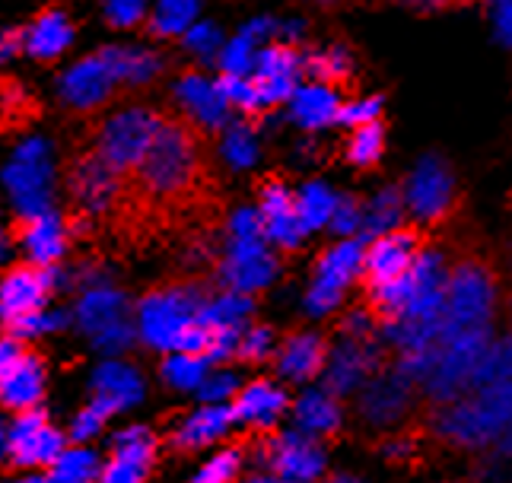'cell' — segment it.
I'll use <instances>...</instances> for the list:
<instances>
[{"mask_svg":"<svg viewBox=\"0 0 512 483\" xmlns=\"http://www.w3.org/2000/svg\"><path fill=\"white\" fill-rule=\"evenodd\" d=\"M233 407L229 404H210V407H201L188 414L179 426L172 429V449L179 452H198L204 445L217 442L229 433V426H233Z\"/></svg>","mask_w":512,"mask_h":483,"instance_id":"obj_25","label":"cell"},{"mask_svg":"<svg viewBox=\"0 0 512 483\" xmlns=\"http://www.w3.org/2000/svg\"><path fill=\"white\" fill-rule=\"evenodd\" d=\"M338 236L344 239H353L360 236V226H363V204H357L353 198H338L334 204V213H331V223H328Z\"/></svg>","mask_w":512,"mask_h":483,"instance_id":"obj_45","label":"cell"},{"mask_svg":"<svg viewBox=\"0 0 512 483\" xmlns=\"http://www.w3.org/2000/svg\"><path fill=\"white\" fill-rule=\"evenodd\" d=\"M48 290H51V274L45 267H35V264L13 267V271H7L4 280H0V321L10 328L16 321L42 312Z\"/></svg>","mask_w":512,"mask_h":483,"instance_id":"obj_17","label":"cell"},{"mask_svg":"<svg viewBox=\"0 0 512 483\" xmlns=\"http://www.w3.org/2000/svg\"><path fill=\"white\" fill-rule=\"evenodd\" d=\"M0 449H7V436H4V429H0Z\"/></svg>","mask_w":512,"mask_h":483,"instance_id":"obj_60","label":"cell"},{"mask_svg":"<svg viewBox=\"0 0 512 483\" xmlns=\"http://www.w3.org/2000/svg\"><path fill=\"white\" fill-rule=\"evenodd\" d=\"M242 445H233V449H223L210 458L204 468L191 477V483H236L239 471H242Z\"/></svg>","mask_w":512,"mask_h":483,"instance_id":"obj_40","label":"cell"},{"mask_svg":"<svg viewBox=\"0 0 512 483\" xmlns=\"http://www.w3.org/2000/svg\"><path fill=\"white\" fill-rule=\"evenodd\" d=\"M385 455H388V461H414L417 458V442H414V436H392L385 445Z\"/></svg>","mask_w":512,"mask_h":483,"instance_id":"obj_52","label":"cell"},{"mask_svg":"<svg viewBox=\"0 0 512 483\" xmlns=\"http://www.w3.org/2000/svg\"><path fill=\"white\" fill-rule=\"evenodd\" d=\"M493 16H497L503 39H512V0H493Z\"/></svg>","mask_w":512,"mask_h":483,"instance_id":"obj_55","label":"cell"},{"mask_svg":"<svg viewBox=\"0 0 512 483\" xmlns=\"http://www.w3.org/2000/svg\"><path fill=\"white\" fill-rule=\"evenodd\" d=\"M99 58L109 64L115 83L144 86L163 70V58L144 48H102Z\"/></svg>","mask_w":512,"mask_h":483,"instance_id":"obj_30","label":"cell"},{"mask_svg":"<svg viewBox=\"0 0 512 483\" xmlns=\"http://www.w3.org/2000/svg\"><path fill=\"white\" fill-rule=\"evenodd\" d=\"M328 363V341L322 334L296 331L277 347V369L290 382H312L325 372Z\"/></svg>","mask_w":512,"mask_h":483,"instance_id":"obj_23","label":"cell"},{"mask_svg":"<svg viewBox=\"0 0 512 483\" xmlns=\"http://www.w3.org/2000/svg\"><path fill=\"white\" fill-rule=\"evenodd\" d=\"M160 121H163V115L147 109V105L118 109L115 115H109L99 124L93 153L115 175L128 178L140 166V159H144L150 140L156 137V128H160Z\"/></svg>","mask_w":512,"mask_h":483,"instance_id":"obj_5","label":"cell"},{"mask_svg":"<svg viewBox=\"0 0 512 483\" xmlns=\"http://www.w3.org/2000/svg\"><path fill=\"white\" fill-rule=\"evenodd\" d=\"M379 372V344L376 341H344L328 353L325 379L334 398L357 395V391Z\"/></svg>","mask_w":512,"mask_h":483,"instance_id":"obj_16","label":"cell"},{"mask_svg":"<svg viewBox=\"0 0 512 483\" xmlns=\"http://www.w3.org/2000/svg\"><path fill=\"white\" fill-rule=\"evenodd\" d=\"M512 423V382L474 388L468 395L443 404L433 414V436L462 452L493 449Z\"/></svg>","mask_w":512,"mask_h":483,"instance_id":"obj_2","label":"cell"},{"mask_svg":"<svg viewBox=\"0 0 512 483\" xmlns=\"http://www.w3.org/2000/svg\"><path fill=\"white\" fill-rule=\"evenodd\" d=\"M341 109H344L341 89L328 86V83H309L303 89H296L293 99H290L293 121L303 124V128H309V131L325 128V124L338 121Z\"/></svg>","mask_w":512,"mask_h":483,"instance_id":"obj_28","label":"cell"},{"mask_svg":"<svg viewBox=\"0 0 512 483\" xmlns=\"http://www.w3.org/2000/svg\"><path fill=\"white\" fill-rule=\"evenodd\" d=\"M20 483H51V477H26V480H20Z\"/></svg>","mask_w":512,"mask_h":483,"instance_id":"obj_59","label":"cell"},{"mask_svg":"<svg viewBox=\"0 0 512 483\" xmlns=\"http://www.w3.org/2000/svg\"><path fill=\"white\" fill-rule=\"evenodd\" d=\"M115 89V77L109 64H105L99 55L80 61L77 67H70L61 77V99L77 112H90L99 109V105L112 96Z\"/></svg>","mask_w":512,"mask_h":483,"instance_id":"obj_21","label":"cell"},{"mask_svg":"<svg viewBox=\"0 0 512 483\" xmlns=\"http://www.w3.org/2000/svg\"><path fill=\"white\" fill-rule=\"evenodd\" d=\"M23 48H26V32H23V29H10V32H4V35H0V64L13 61Z\"/></svg>","mask_w":512,"mask_h":483,"instance_id":"obj_53","label":"cell"},{"mask_svg":"<svg viewBox=\"0 0 512 483\" xmlns=\"http://www.w3.org/2000/svg\"><path fill=\"white\" fill-rule=\"evenodd\" d=\"M258 217H261V229L264 239L274 242L284 252H293L299 248V242L306 239L303 220H299L296 210V194L280 182V178H264L258 188Z\"/></svg>","mask_w":512,"mask_h":483,"instance_id":"obj_15","label":"cell"},{"mask_svg":"<svg viewBox=\"0 0 512 483\" xmlns=\"http://www.w3.org/2000/svg\"><path fill=\"white\" fill-rule=\"evenodd\" d=\"M13 236L29 255V264L35 267H51L64 255V245H67L64 223L51 210L35 213V217H20L13 226Z\"/></svg>","mask_w":512,"mask_h":483,"instance_id":"obj_22","label":"cell"},{"mask_svg":"<svg viewBox=\"0 0 512 483\" xmlns=\"http://www.w3.org/2000/svg\"><path fill=\"white\" fill-rule=\"evenodd\" d=\"M26 347L20 344V337H0V382L7 379V375L13 372V366L23 360Z\"/></svg>","mask_w":512,"mask_h":483,"instance_id":"obj_50","label":"cell"},{"mask_svg":"<svg viewBox=\"0 0 512 483\" xmlns=\"http://www.w3.org/2000/svg\"><path fill=\"white\" fill-rule=\"evenodd\" d=\"M140 398V385H137V375L121 369V366H105L99 372V404H105L109 410H118L131 401Z\"/></svg>","mask_w":512,"mask_h":483,"instance_id":"obj_34","label":"cell"},{"mask_svg":"<svg viewBox=\"0 0 512 483\" xmlns=\"http://www.w3.org/2000/svg\"><path fill=\"white\" fill-rule=\"evenodd\" d=\"M229 407H233L236 423L255 426V429H271L280 417L287 414L290 398L277 385H271L268 379H255L242 391H236V398Z\"/></svg>","mask_w":512,"mask_h":483,"instance_id":"obj_24","label":"cell"},{"mask_svg":"<svg viewBox=\"0 0 512 483\" xmlns=\"http://www.w3.org/2000/svg\"><path fill=\"white\" fill-rule=\"evenodd\" d=\"M497 382H512V334L500 337V341H490L484 360L474 375L471 391L484 388V385H497Z\"/></svg>","mask_w":512,"mask_h":483,"instance_id":"obj_38","label":"cell"},{"mask_svg":"<svg viewBox=\"0 0 512 483\" xmlns=\"http://www.w3.org/2000/svg\"><path fill=\"white\" fill-rule=\"evenodd\" d=\"M201 395L210 404H226L229 398L236 395V379H233V375H217V379H210V385L201 388Z\"/></svg>","mask_w":512,"mask_h":483,"instance_id":"obj_51","label":"cell"},{"mask_svg":"<svg viewBox=\"0 0 512 483\" xmlns=\"http://www.w3.org/2000/svg\"><path fill=\"white\" fill-rule=\"evenodd\" d=\"M185 48L191 51V55L204 58V61L220 58V48H223L220 29H217V26H210V23L194 26L191 32H185Z\"/></svg>","mask_w":512,"mask_h":483,"instance_id":"obj_46","label":"cell"},{"mask_svg":"<svg viewBox=\"0 0 512 483\" xmlns=\"http://www.w3.org/2000/svg\"><path fill=\"white\" fill-rule=\"evenodd\" d=\"M194 13H198V0H156L150 32L160 35V39L182 35L194 23Z\"/></svg>","mask_w":512,"mask_h":483,"instance_id":"obj_33","label":"cell"},{"mask_svg":"<svg viewBox=\"0 0 512 483\" xmlns=\"http://www.w3.org/2000/svg\"><path fill=\"white\" fill-rule=\"evenodd\" d=\"M303 70L315 77V83H328V86H341L350 77V58L341 48L319 51V55H309L303 61Z\"/></svg>","mask_w":512,"mask_h":483,"instance_id":"obj_39","label":"cell"},{"mask_svg":"<svg viewBox=\"0 0 512 483\" xmlns=\"http://www.w3.org/2000/svg\"><path fill=\"white\" fill-rule=\"evenodd\" d=\"M293 417H296V429L309 439H331V436H338L344 426V410L328 388L306 391V395L296 401Z\"/></svg>","mask_w":512,"mask_h":483,"instance_id":"obj_27","label":"cell"},{"mask_svg":"<svg viewBox=\"0 0 512 483\" xmlns=\"http://www.w3.org/2000/svg\"><path fill=\"white\" fill-rule=\"evenodd\" d=\"M7 458L20 468H42L55 464V458L64 452V436L48 423L42 410H26L16 417V423L7 433Z\"/></svg>","mask_w":512,"mask_h":483,"instance_id":"obj_14","label":"cell"},{"mask_svg":"<svg viewBox=\"0 0 512 483\" xmlns=\"http://www.w3.org/2000/svg\"><path fill=\"white\" fill-rule=\"evenodd\" d=\"M490 331L493 328L465 331V334H455V337H446V341H439L433 347V363H430L427 379H423V385H420L423 395L439 407L468 395L484 353L493 341Z\"/></svg>","mask_w":512,"mask_h":483,"instance_id":"obj_4","label":"cell"},{"mask_svg":"<svg viewBox=\"0 0 512 483\" xmlns=\"http://www.w3.org/2000/svg\"><path fill=\"white\" fill-rule=\"evenodd\" d=\"M379 115H382V99H357V102H344L338 121L347 124V128H363V124L379 121Z\"/></svg>","mask_w":512,"mask_h":483,"instance_id":"obj_48","label":"cell"},{"mask_svg":"<svg viewBox=\"0 0 512 483\" xmlns=\"http://www.w3.org/2000/svg\"><path fill=\"white\" fill-rule=\"evenodd\" d=\"M220 67L229 77H245L255 67V42L245 39V35H236L220 48Z\"/></svg>","mask_w":512,"mask_h":483,"instance_id":"obj_43","label":"cell"},{"mask_svg":"<svg viewBox=\"0 0 512 483\" xmlns=\"http://www.w3.org/2000/svg\"><path fill=\"white\" fill-rule=\"evenodd\" d=\"M204 360L201 356H188V353H179V356H169L163 363V375L169 385H179V388H194L198 382H204Z\"/></svg>","mask_w":512,"mask_h":483,"instance_id":"obj_44","label":"cell"},{"mask_svg":"<svg viewBox=\"0 0 512 483\" xmlns=\"http://www.w3.org/2000/svg\"><path fill=\"white\" fill-rule=\"evenodd\" d=\"M156 461V436L144 426L121 433L112 445V455L99 471V483H144Z\"/></svg>","mask_w":512,"mask_h":483,"instance_id":"obj_18","label":"cell"},{"mask_svg":"<svg viewBox=\"0 0 512 483\" xmlns=\"http://www.w3.org/2000/svg\"><path fill=\"white\" fill-rule=\"evenodd\" d=\"M401 7H411V10H420V13H433V10H446V7H462V4H471V0H395Z\"/></svg>","mask_w":512,"mask_h":483,"instance_id":"obj_54","label":"cell"},{"mask_svg":"<svg viewBox=\"0 0 512 483\" xmlns=\"http://www.w3.org/2000/svg\"><path fill=\"white\" fill-rule=\"evenodd\" d=\"M70 198L77 207V220H96L118 210L121 201V175H115L93 150H83L70 163Z\"/></svg>","mask_w":512,"mask_h":483,"instance_id":"obj_10","label":"cell"},{"mask_svg":"<svg viewBox=\"0 0 512 483\" xmlns=\"http://www.w3.org/2000/svg\"><path fill=\"white\" fill-rule=\"evenodd\" d=\"M414 391H420V388L411 379H404L395 366H388L385 372H376L373 379L357 391V410H360L363 423L373 429L395 426L411 410Z\"/></svg>","mask_w":512,"mask_h":483,"instance_id":"obj_13","label":"cell"},{"mask_svg":"<svg viewBox=\"0 0 512 483\" xmlns=\"http://www.w3.org/2000/svg\"><path fill=\"white\" fill-rule=\"evenodd\" d=\"M274 347H277V341L268 325H249L236 344V356L242 363H261L274 353Z\"/></svg>","mask_w":512,"mask_h":483,"instance_id":"obj_42","label":"cell"},{"mask_svg":"<svg viewBox=\"0 0 512 483\" xmlns=\"http://www.w3.org/2000/svg\"><path fill=\"white\" fill-rule=\"evenodd\" d=\"M497 306H500L497 267L484 255L458 258L446 277V306H443V325H439V341L465 331L493 328Z\"/></svg>","mask_w":512,"mask_h":483,"instance_id":"obj_3","label":"cell"},{"mask_svg":"<svg viewBox=\"0 0 512 483\" xmlns=\"http://www.w3.org/2000/svg\"><path fill=\"white\" fill-rule=\"evenodd\" d=\"M420 252H423V232L420 229L398 226L392 232H385V236H376L373 242L366 245V252H363V274H360V280L366 286V293L401 280L414 267Z\"/></svg>","mask_w":512,"mask_h":483,"instance_id":"obj_11","label":"cell"},{"mask_svg":"<svg viewBox=\"0 0 512 483\" xmlns=\"http://www.w3.org/2000/svg\"><path fill=\"white\" fill-rule=\"evenodd\" d=\"M121 315H125V299H121L118 293H109V290H99L93 296H86L83 309H80L83 325L93 334L102 331V344H109V334H118L121 341L128 337L125 325H121Z\"/></svg>","mask_w":512,"mask_h":483,"instance_id":"obj_31","label":"cell"},{"mask_svg":"<svg viewBox=\"0 0 512 483\" xmlns=\"http://www.w3.org/2000/svg\"><path fill=\"white\" fill-rule=\"evenodd\" d=\"M51 483H99V461L90 449L61 452L51 464Z\"/></svg>","mask_w":512,"mask_h":483,"instance_id":"obj_37","label":"cell"},{"mask_svg":"<svg viewBox=\"0 0 512 483\" xmlns=\"http://www.w3.org/2000/svg\"><path fill=\"white\" fill-rule=\"evenodd\" d=\"M493 449H497V458H512V423L506 426V433L497 439V445H493Z\"/></svg>","mask_w":512,"mask_h":483,"instance_id":"obj_56","label":"cell"},{"mask_svg":"<svg viewBox=\"0 0 512 483\" xmlns=\"http://www.w3.org/2000/svg\"><path fill=\"white\" fill-rule=\"evenodd\" d=\"M70 42H74V23H70L67 13L58 7L42 10L26 29V51L39 61H51L64 55Z\"/></svg>","mask_w":512,"mask_h":483,"instance_id":"obj_29","label":"cell"},{"mask_svg":"<svg viewBox=\"0 0 512 483\" xmlns=\"http://www.w3.org/2000/svg\"><path fill=\"white\" fill-rule=\"evenodd\" d=\"M319 4H334V0H319Z\"/></svg>","mask_w":512,"mask_h":483,"instance_id":"obj_61","label":"cell"},{"mask_svg":"<svg viewBox=\"0 0 512 483\" xmlns=\"http://www.w3.org/2000/svg\"><path fill=\"white\" fill-rule=\"evenodd\" d=\"M334 204H338V198H334L325 185H319V182L306 185L303 191L296 194V210H299V220H303V229L312 232V229L328 226Z\"/></svg>","mask_w":512,"mask_h":483,"instance_id":"obj_35","label":"cell"},{"mask_svg":"<svg viewBox=\"0 0 512 483\" xmlns=\"http://www.w3.org/2000/svg\"><path fill=\"white\" fill-rule=\"evenodd\" d=\"M328 483H366V480L353 477V474H331V477H328Z\"/></svg>","mask_w":512,"mask_h":483,"instance_id":"obj_57","label":"cell"},{"mask_svg":"<svg viewBox=\"0 0 512 483\" xmlns=\"http://www.w3.org/2000/svg\"><path fill=\"white\" fill-rule=\"evenodd\" d=\"M207 178L204 131L185 115H163L140 166L128 178H121L118 207L144 213V217L182 213L204 201Z\"/></svg>","mask_w":512,"mask_h":483,"instance_id":"obj_1","label":"cell"},{"mask_svg":"<svg viewBox=\"0 0 512 483\" xmlns=\"http://www.w3.org/2000/svg\"><path fill=\"white\" fill-rule=\"evenodd\" d=\"M204 302L207 296L198 283H175L153 290L140 302V331L156 347L179 350L182 334L201 318Z\"/></svg>","mask_w":512,"mask_h":483,"instance_id":"obj_6","label":"cell"},{"mask_svg":"<svg viewBox=\"0 0 512 483\" xmlns=\"http://www.w3.org/2000/svg\"><path fill=\"white\" fill-rule=\"evenodd\" d=\"M404 217V194L398 188H385L379 191L373 201L363 207V226H360V239L373 242L376 236H385L401 226Z\"/></svg>","mask_w":512,"mask_h":483,"instance_id":"obj_32","label":"cell"},{"mask_svg":"<svg viewBox=\"0 0 512 483\" xmlns=\"http://www.w3.org/2000/svg\"><path fill=\"white\" fill-rule=\"evenodd\" d=\"M249 483H290V480H280V477H274V474H264V477H252Z\"/></svg>","mask_w":512,"mask_h":483,"instance_id":"obj_58","label":"cell"},{"mask_svg":"<svg viewBox=\"0 0 512 483\" xmlns=\"http://www.w3.org/2000/svg\"><path fill=\"white\" fill-rule=\"evenodd\" d=\"M147 16V0H105V20L115 29H131L144 23Z\"/></svg>","mask_w":512,"mask_h":483,"instance_id":"obj_47","label":"cell"},{"mask_svg":"<svg viewBox=\"0 0 512 483\" xmlns=\"http://www.w3.org/2000/svg\"><path fill=\"white\" fill-rule=\"evenodd\" d=\"M404 210L423 226H439L452 217L458 191L452 169L439 156H423L404 185Z\"/></svg>","mask_w":512,"mask_h":483,"instance_id":"obj_8","label":"cell"},{"mask_svg":"<svg viewBox=\"0 0 512 483\" xmlns=\"http://www.w3.org/2000/svg\"><path fill=\"white\" fill-rule=\"evenodd\" d=\"M223 153H226V159L236 169H249L255 163V159H258V143H255V131L249 128V124H233V128L226 131Z\"/></svg>","mask_w":512,"mask_h":483,"instance_id":"obj_41","label":"cell"},{"mask_svg":"<svg viewBox=\"0 0 512 483\" xmlns=\"http://www.w3.org/2000/svg\"><path fill=\"white\" fill-rule=\"evenodd\" d=\"M175 99L182 102L185 118L198 124L201 131H223L229 124V102L223 99L220 86L204 80L198 70H188L175 83Z\"/></svg>","mask_w":512,"mask_h":483,"instance_id":"obj_20","label":"cell"},{"mask_svg":"<svg viewBox=\"0 0 512 483\" xmlns=\"http://www.w3.org/2000/svg\"><path fill=\"white\" fill-rule=\"evenodd\" d=\"M385 153V128L379 121L363 124V128H353L347 140V159L350 166L357 169H373Z\"/></svg>","mask_w":512,"mask_h":483,"instance_id":"obj_36","label":"cell"},{"mask_svg":"<svg viewBox=\"0 0 512 483\" xmlns=\"http://www.w3.org/2000/svg\"><path fill=\"white\" fill-rule=\"evenodd\" d=\"M363 252H366V242L360 236H353V239H341L338 245H331L319 258L309 296H306V306L312 315H328L341 306L347 286L353 280H360L363 274Z\"/></svg>","mask_w":512,"mask_h":483,"instance_id":"obj_7","label":"cell"},{"mask_svg":"<svg viewBox=\"0 0 512 483\" xmlns=\"http://www.w3.org/2000/svg\"><path fill=\"white\" fill-rule=\"evenodd\" d=\"M42 395H45V363L35 350H26L23 360L0 382V407L26 414V410H35Z\"/></svg>","mask_w":512,"mask_h":483,"instance_id":"obj_26","label":"cell"},{"mask_svg":"<svg viewBox=\"0 0 512 483\" xmlns=\"http://www.w3.org/2000/svg\"><path fill=\"white\" fill-rule=\"evenodd\" d=\"M7 191L13 194L23 217L48 213L51 207V156L42 140H26L4 172Z\"/></svg>","mask_w":512,"mask_h":483,"instance_id":"obj_9","label":"cell"},{"mask_svg":"<svg viewBox=\"0 0 512 483\" xmlns=\"http://www.w3.org/2000/svg\"><path fill=\"white\" fill-rule=\"evenodd\" d=\"M277 274V261L268 252V242H229V255L223 261V280L233 293L252 296L264 290Z\"/></svg>","mask_w":512,"mask_h":483,"instance_id":"obj_19","label":"cell"},{"mask_svg":"<svg viewBox=\"0 0 512 483\" xmlns=\"http://www.w3.org/2000/svg\"><path fill=\"white\" fill-rule=\"evenodd\" d=\"M109 414H112L109 407L99 404V401H93L90 407H83V414L74 420V429H70V436H74L77 442H83V439L96 436L99 429H102V423H105V417H109Z\"/></svg>","mask_w":512,"mask_h":483,"instance_id":"obj_49","label":"cell"},{"mask_svg":"<svg viewBox=\"0 0 512 483\" xmlns=\"http://www.w3.org/2000/svg\"><path fill=\"white\" fill-rule=\"evenodd\" d=\"M261 458L268 461L274 477L290 483H315L325 474V449L319 439H309L296 429V433H277L264 439Z\"/></svg>","mask_w":512,"mask_h":483,"instance_id":"obj_12","label":"cell"}]
</instances>
